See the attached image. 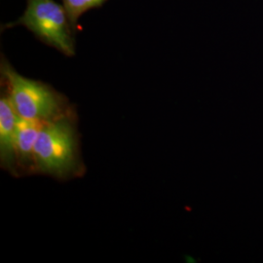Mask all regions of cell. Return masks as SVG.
<instances>
[{
	"mask_svg": "<svg viewBox=\"0 0 263 263\" xmlns=\"http://www.w3.org/2000/svg\"><path fill=\"white\" fill-rule=\"evenodd\" d=\"M106 1L107 0H62L70 23L74 28L77 21L83 14L89 10L103 6Z\"/></svg>",
	"mask_w": 263,
	"mask_h": 263,
	"instance_id": "cell-6",
	"label": "cell"
},
{
	"mask_svg": "<svg viewBox=\"0 0 263 263\" xmlns=\"http://www.w3.org/2000/svg\"><path fill=\"white\" fill-rule=\"evenodd\" d=\"M5 93L18 116L40 123L66 113V99L51 86L19 74L6 61L1 63Z\"/></svg>",
	"mask_w": 263,
	"mask_h": 263,
	"instance_id": "cell-2",
	"label": "cell"
},
{
	"mask_svg": "<svg viewBox=\"0 0 263 263\" xmlns=\"http://www.w3.org/2000/svg\"><path fill=\"white\" fill-rule=\"evenodd\" d=\"M74 120L66 113L43 123L34 147V172L66 178L80 168Z\"/></svg>",
	"mask_w": 263,
	"mask_h": 263,
	"instance_id": "cell-1",
	"label": "cell"
},
{
	"mask_svg": "<svg viewBox=\"0 0 263 263\" xmlns=\"http://www.w3.org/2000/svg\"><path fill=\"white\" fill-rule=\"evenodd\" d=\"M42 124L19 117L15 143L17 168L34 172V147Z\"/></svg>",
	"mask_w": 263,
	"mask_h": 263,
	"instance_id": "cell-5",
	"label": "cell"
},
{
	"mask_svg": "<svg viewBox=\"0 0 263 263\" xmlns=\"http://www.w3.org/2000/svg\"><path fill=\"white\" fill-rule=\"evenodd\" d=\"M14 25L24 26L41 41L66 56H73L76 53V28L64 5L55 0H28L24 14Z\"/></svg>",
	"mask_w": 263,
	"mask_h": 263,
	"instance_id": "cell-3",
	"label": "cell"
},
{
	"mask_svg": "<svg viewBox=\"0 0 263 263\" xmlns=\"http://www.w3.org/2000/svg\"><path fill=\"white\" fill-rule=\"evenodd\" d=\"M19 116L6 93L0 99V161L3 168L15 173L17 169L15 143Z\"/></svg>",
	"mask_w": 263,
	"mask_h": 263,
	"instance_id": "cell-4",
	"label": "cell"
}]
</instances>
